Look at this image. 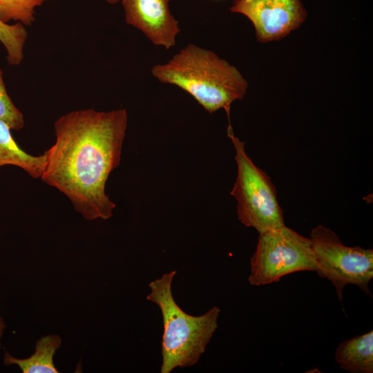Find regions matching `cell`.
<instances>
[{
  "instance_id": "cell-15",
  "label": "cell",
  "mask_w": 373,
  "mask_h": 373,
  "mask_svg": "<svg viewBox=\"0 0 373 373\" xmlns=\"http://www.w3.org/2000/svg\"><path fill=\"white\" fill-rule=\"evenodd\" d=\"M6 328V324L2 317L0 316V350H1V338L3 336V331Z\"/></svg>"
},
{
  "instance_id": "cell-9",
  "label": "cell",
  "mask_w": 373,
  "mask_h": 373,
  "mask_svg": "<svg viewBox=\"0 0 373 373\" xmlns=\"http://www.w3.org/2000/svg\"><path fill=\"white\" fill-rule=\"evenodd\" d=\"M335 359L341 369L352 373L373 372V331L342 342Z\"/></svg>"
},
{
  "instance_id": "cell-1",
  "label": "cell",
  "mask_w": 373,
  "mask_h": 373,
  "mask_svg": "<svg viewBox=\"0 0 373 373\" xmlns=\"http://www.w3.org/2000/svg\"><path fill=\"white\" fill-rule=\"evenodd\" d=\"M128 124L125 108L73 111L54 124L55 140L44 153L40 179L64 194L87 220H108L116 205L106 193L120 164Z\"/></svg>"
},
{
  "instance_id": "cell-6",
  "label": "cell",
  "mask_w": 373,
  "mask_h": 373,
  "mask_svg": "<svg viewBox=\"0 0 373 373\" xmlns=\"http://www.w3.org/2000/svg\"><path fill=\"white\" fill-rule=\"evenodd\" d=\"M320 277L334 286L340 300L347 285H355L371 295L369 283L373 278V250L345 246L330 229L318 225L309 237Z\"/></svg>"
},
{
  "instance_id": "cell-10",
  "label": "cell",
  "mask_w": 373,
  "mask_h": 373,
  "mask_svg": "<svg viewBox=\"0 0 373 373\" xmlns=\"http://www.w3.org/2000/svg\"><path fill=\"white\" fill-rule=\"evenodd\" d=\"M11 128L0 119V167L17 166L31 178H40L45 162V155H33L24 151L15 140Z\"/></svg>"
},
{
  "instance_id": "cell-13",
  "label": "cell",
  "mask_w": 373,
  "mask_h": 373,
  "mask_svg": "<svg viewBox=\"0 0 373 373\" xmlns=\"http://www.w3.org/2000/svg\"><path fill=\"white\" fill-rule=\"evenodd\" d=\"M50 0H0V21L19 22L25 26L35 21V9Z\"/></svg>"
},
{
  "instance_id": "cell-5",
  "label": "cell",
  "mask_w": 373,
  "mask_h": 373,
  "mask_svg": "<svg viewBox=\"0 0 373 373\" xmlns=\"http://www.w3.org/2000/svg\"><path fill=\"white\" fill-rule=\"evenodd\" d=\"M317 269L310 238L285 225L259 233L248 280L251 285L260 286L294 272Z\"/></svg>"
},
{
  "instance_id": "cell-12",
  "label": "cell",
  "mask_w": 373,
  "mask_h": 373,
  "mask_svg": "<svg viewBox=\"0 0 373 373\" xmlns=\"http://www.w3.org/2000/svg\"><path fill=\"white\" fill-rule=\"evenodd\" d=\"M27 38L26 26L21 23L8 24L0 21V42L6 49L10 65L19 66L21 63Z\"/></svg>"
},
{
  "instance_id": "cell-14",
  "label": "cell",
  "mask_w": 373,
  "mask_h": 373,
  "mask_svg": "<svg viewBox=\"0 0 373 373\" xmlns=\"http://www.w3.org/2000/svg\"><path fill=\"white\" fill-rule=\"evenodd\" d=\"M0 119L5 122L12 130L19 131L25 126L23 113L15 106L9 96L3 72L0 68Z\"/></svg>"
},
{
  "instance_id": "cell-16",
  "label": "cell",
  "mask_w": 373,
  "mask_h": 373,
  "mask_svg": "<svg viewBox=\"0 0 373 373\" xmlns=\"http://www.w3.org/2000/svg\"><path fill=\"white\" fill-rule=\"evenodd\" d=\"M120 0H106V1H107L108 3H111V4H115V3H117Z\"/></svg>"
},
{
  "instance_id": "cell-4",
  "label": "cell",
  "mask_w": 373,
  "mask_h": 373,
  "mask_svg": "<svg viewBox=\"0 0 373 373\" xmlns=\"http://www.w3.org/2000/svg\"><path fill=\"white\" fill-rule=\"evenodd\" d=\"M228 136L236 151L237 176L231 195L237 202L238 220L259 233L285 226L283 211L271 179L247 154L245 143L234 135L230 123Z\"/></svg>"
},
{
  "instance_id": "cell-11",
  "label": "cell",
  "mask_w": 373,
  "mask_h": 373,
  "mask_svg": "<svg viewBox=\"0 0 373 373\" xmlns=\"http://www.w3.org/2000/svg\"><path fill=\"white\" fill-rule=\"evenodd\" d=\"M61 343V338L57 335L44 336L37 341L35 351L28 358H17L5 351L3 364L17 365L23 373H57L53 357Z\"/></svg>"
},
{
  "instance_id": "cell-8",
  "label": "cell",
  "mask_w": 373,
  "mask_h": 373,
  "mask_svg": "<svg viewBox=\"0 0 373 373\" xmlns=\"http://www.w3.org/2000/svg\"><path fill=\"white\" fill-rule=\"evenodd\" d=\"M120 1L126 23L142 32L156 46L166 49L175 46L180 29L170 12V0Z\"/></svg>"
},
{
  "instance_id": "cell-7",
  "label": "cell",
  "mask_w": 373,
  "mask_h": 373,
  "mask_svg": "<svg viewBox=\"0 0 373 373\" xmlns=\"http://www.w3.org/2000/svg\"><path fill=\"white\" fill-rule=\"evenodd\" d=\"M230 10L245 15L260 42L278 40L298 28L306 12L300 0H235Z\"/></svg>"
},
{
  "instance_id": "cell-2",
  "label": "cell",
  "mask_w": 373,
  "mask_h": 373,
  "mask_svg": "<svg viewBox=\"0 0 373 373\" xmlns=\"http://www.w3.org/2000/svg\"><path fill=\"white\" fill-rule=\"evenodd\" d=\"M151 73L160 82L175 85L190 94L207 112L223 108L229 116L231 104L242 99L248 83L239 70L213 52L189 44Z\"/></svg>"
},
{
  "instance_id": "cell-3",
  "label": "cell",
  "mask_w": 373,
  "mask_h": 373,
  "mask_svg": "<svg viewBox=\"0 0 373 373\" xmlns=\"http://www.w3.org/2000/svg\"><path fill=\"white\" fill-rule=\"evenodd\" d=\"M175 270L164 274L149 284L147 300L160 308L163 320L161 373L196 364L218 328L220 309L213 307L200 316L184 312L172 293Z\"/></svg>"
}]
</instances>
